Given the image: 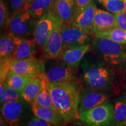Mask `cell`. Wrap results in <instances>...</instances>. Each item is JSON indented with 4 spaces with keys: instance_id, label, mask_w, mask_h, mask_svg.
Masks as SVG:
<instances>
[{
    "instance_id": "6da1fadb",
    "label": "cell",
    "mask_w": 126,
    "mask_h": 126,
    "mask_svg": "<svg viewBox=\"0 0 126 126\" xmlns=\"http://www.w3.org/2000/svg\"><path fill=\"white\" fill-rule=\"evenodd\" d=\"M50 91L57 111L66 122L77 117L80 101L78 86L72 81L50 83Z\"/></svg>"
},
{
    "instance_id": "7a4b0ae2",
    "label": "cell",
    "mask_w": 126,
    "mask_h": 126,
    "mask_svg": "<svg viewBox=\"0 0 126 126\" xmlns=\"http://www.w3.org/2000/svg\"><path fill=\"white\" fill-rule=\"evenodd\" d=\"M82 77L88 87L110 91L113 85V74L103 63L85 59L81 64Z\"/></svg>"
},
{
    "instance_id": "3957f363",
    "label": "cell",
    "mask_w": 126,
    "mask_h": 126,
    "mask_svg": "<svg viewBox=\"0 0 126 126\" xmlns=\"http://www.w3.org/2000/svg\"><path fill=\"white\" fill-rule=\"evenodd\" d=\"M92 47L99 59L109 65L119 66L126 58L124 45L110 39L94 37Z\"/></svg>"
},
{
    "instance_id": "277c9868",
    "label": "cell",
    "mask_w": 126,
    "mask_h": 126,
    "mask_svg": "<svg viewBox=\"0 0 126 126\" xmlns=\"http://www.w3.org/2000/svg\"><path fill=\"white\" fill-rule=\"evenodd\" d=\"M77 117L85 126H111L114 123L113 107L105 102L78 113Z\"/></svg>"
},
{
    "instance_id": "5b68a950",
    "label": "cell",
    "mask_w": 126,
    "mask_h": 126,
    "mask_svg": "<svg viewBox=\"0 0 126 126\" xmlns=\"http://www.w3.org/2000/svg\"><path fill=\"white\" fill-rule=\"evenodd\" d=\"M37 20L23 8L11 18L7 30L18 38L34 39Z\"/></svg>"
},
{
    "instance_id": "8992f818",
    "label": "cell",
    "mask_w": 126,
    "mask_h": 126,
    "mask_svg": "<svg viewBox=\"0 0 126 126\" xmlns=\"http://www.w3.org/2000/svg\"><path fill=\"white\" fill-rule=\"evenodd\" d=\"M25 100L5 103L1 106V111L9 126H21L31 116L32 108Z\"/></svg>"
},
{
    "instance_id": "52a82bcc",
    "label": "cell",
    "mask_w": 126,
    "mask_h": 126,
    "mask_svg": "<svg viewBox=\"0 0 126 126\" xmlns=\"http://www.w3.org/2000/svg\"><path fill=\"white\" fill-rule=\"evenodd\" d=\"M10 71L21 76L30 78H42L46 75L45 64L36 59L17 60L11 58Z\"/></svg>"
},
{
    "instance_id": "ba28073f",
    "label": "cell",
    "mask_w": 126,
    "mask_h": 126,
    "mask_svg": "<svg viewBox=\"0 0 126 126\" xmlns=\"http://www.w3.org/2000/svg\"><path fill=\"white\" fill-rule=\"evenodd\" d=\"M61 36L63 51L86 45L90 42V35L71 23H62Z\"/></svg>"
},
{
    "instance_id": "9c48e42d",
    "label": "cell",
    "mask_w": 126,
    "mask_h": 126,
    "mask_svg": "<svg viewBox=\"0 0 126 126\" xmlns=\"http://www.w3.org/2000/svg\"><path fill=\"white\" fill-rule=\"evenodd\" d=\"M59 22L53 9L37 20L34 29V39L38 47L43 48L48 36Z\"/></svg>"
},
{
    "instance_id": "30bf717a",
    "label": "cell",
    "mask_w": 126,
    "mask_h": 126,
    "mask_svg": "<svg viewBox=\"0 0 126 126\" xmlns=\"http://www.w3.org/2000/svg\"><path fill=\"white\" fill-rule=\"evenodd\" d=\"M60 21L48 36L43 46L44 56L48 59H55L60 57L63 52V40L61 36Z\"/></svg>"
},
{
    "instance_id": "8fae6325",
    "label": "cell",
    "mask_w": 126,
    "mask_h": 126,
    "mask_svg": "<svg viewBox=\"0 0 126 126\" xmlns=\"http://www.w3.org/2000/svg\"><path fill=\"white\" fill-rule=\"evenodd\" d=\"M45 69L46 75L50 83L71 81L76 74L75 68L63 62L50 64L45 67Z\"/></svg>"
},
{
    "instance_id": "7c38bea8",
    "label": "cell",
    "mask_w": 126,
    "mask_h": 126,
    "mask_svg": "<svg viewBox=\"0 0 126 126\" xmlns=\"http://www.w3.org/2000/svg\"><path fill=\"white\" fill-rule=\"evenodd\" d=\"M108 94L105 91L88 87L80 94L78 113L93 108L108 102Z\"/></svg>"
},
{
    "instance_id": "4fadbf2b",
    "label": "cell",
    "mask_w": 126,
    "mask_h": 126,
    "mask_svg": "<svg viewBox=\"0 0 126 126\" xmlns=\"http://www.w3.org/2000/svg\"><path fill=\"white\" fill-rule=\"evenodd\" d=\"M97 8L92 0L88 5L81 12L76 14L71 23L91 35L94 15Z\"/></svg>"
},
{
    "instance_id": "5bb4252c",
    "label": "cell",
    "mask_w": 126,
    "mask_h": 126,
    "mask_svg": "<svg viewBox=\"0 0 126 126\" xmlns=\"http://www.w3.org/2000/svg\"><path fill=\"white\" fill-rule=\"evenodd\" d=\"M117 27L116 15L109 11L96 9L91 35Z\"/></svg>"
},
{
    "instance_id": "9a60e30c",
    "label": "cell",
    "mask_w": 126,
    "mask_h": 126,
    "mask_svg": "<svg viewBox=\"0 0 126 126\" xmlns=\"http://www.w3.org/2000/svg\"><path fill=\"white\" fill-rule=\"evenodd\" d=\"M53 10L61 23H71L77 12L75 0H55Z\"/></svg>"
},
{
    "instance_id": "2e32d148",
    "label": "cell",
    "mask_w": 126,
    "mask_h": 126,
    "mask_svg": "<svg viewBox=\"0 0 126 126\" xmlns=\"http://www.w3.org/2000/svg\"><path fill=\"white\" fill-rule=\"evenodd\" d=\"M16 46L12 59L17 60L35 59L37 46L34 39H23L16 37Z\"/></svg>"
},
{
    "instance_id": "e0dca14e",
    "label": "cell",
    "mask_w": 126,
    "mask_h": 126,
    "mask_svg": "<svg viewBox=\"0 0 126 126\" xmlns=\"http://www.w3.org/2000/svg\"><path fill=\"white\" fill-rule=\"evenodd\" d=\"M31 108L34 116L51 123L55 126H66L67 122L56 110L50 108L39 106L35 103L31 104Z\"/></svg>"
},
{
    "instance_id": "ac0fdd59",
    "label": "cell",
    "mask_w": 126,
    "mask_h": 126,
    "mask_svg": "<svg viewBox=\"0 0 126 126\" xmlns=\"http://www.w3.org/2000/svg\"><path fill=\"white\" fill-rule=\"evenodd\" d=\"M91 47L90 44L88 43L80 47L65 50L60 56L61 61L64 64L77 68L81 64L85 55L90 50Z\"/></svg>"
},
{
    "instance_id": "d6986e66",
    "label": "cell",
    "mask_w": 126,
    "mask_h": 126,
    "mask_svg": "<svg viewBox=\"0 0 126 126\" xmlns=\"http://www.w3.org/2000/svg\"><path fill=\"white\" fill-rule=\"evenodd\" d=\"M55 0H26L25 8L39 19L54 8Z\"/></svg>"
},
{
    "instance_id": "ffe728a7",
    "label": "cell",
    "mask_w": 126,
    "mask_h": 126,
    "mask_svg": "<svg viewBox=\"0 0 126 126\" xmlns=\"http://www.w3.org/2000/svg\"><path fill=\"white\" fill-rule=\"evenodd\" d=\"M46 75L42 78H31L25 85L22 91V95L25 101L29 103H33L38 94L43 89L45 79Z\"/></svg>"
},
{
    "instance_id": "44dd1931",
    "label": "cell",
    "mask_w": 126,
    "mask_h": 126,
    "mask_svg": "<svg viewBox=\"0 0 126 126\" xmlns=\"http://www.w3.org/2000/svg\"><path fill=\"white\" fill-rule=\"evenodd\" d=\"M16 37L9 32L2 33L0 39L1 59L12 58L16 46Z\"/></svg>"
},
{
    "instance_id": "7402d4cb",
    "label": "cell",
    "mask_w": 126,
    "mask_h": 126,
    "mask_svg": "<svg viewBox=\"0 0 126 126\" xmlns=\"http://www.w3.org/2000/svg\"><path fill=\"white\" fill-rule=\"evenodd\" d=\"M33 103H35L39 106L50 108L57 111L53 103V99L50 94V82L47 79V77L45 79V83H44L43 89L37 96Z\"/></svg>"
},
{
    "instance_id": "603a6c76",
    "label": "cell",
    "mask_w": 126,
    "mask_h": 126,
    "mask_svg": "<svg viewBox=\"0 0 126 126\" xmlns=\"http://www.w3.org/2000/svg\"><path fill=\"white\" fill-rule=\"evenodd\" d=\"M94 36V37L108 39L122 45H126V31L117 27L98 33Z\"/></svg>"
},
{
    "instance_id": "cb8c5ba5",
    "label": "cell",
    "mask_w": 126,
    "mask_h": 126,
    "mask_svg": "<svg viewBox=\"0 0 126 126\" xmlns=\"http://www.w3.org/2000/svg\"><path fill=\"white\" fill-rule=\"evenodd\" d=\"M114 124L116 126H126V99H118L113 107Z\"/></svg>"
},
{
    "instance_id": "d4e9b609",
    "label": "cell",
    "mask_w": 126,
    "mask_h": 126,
    "mask_svg": "<svg viewBox=\"0 0 126 126\" xmlns=\"http://www.w3.org/2000/svg\"><path fill=\"white\" fill-rule=\"evenodd\" d=\"M24 100L23 99L22 93L15 88L11 87L7 85L4 92L0 95L1 105L5 103H12L15 102H20Z\"/></svg>"
},
{
    "instance_id": "484cf974",
    "label": "cell",
    "mask_w": 126,
    "mask_h": 126,
    "mask_svg": "<svg viewBox=\"0 0 126 126\" xmlns=\"http://www.w3.org/2000/svg\"><path fill=\"white\" fill-rule=\"evenodd\" d=\"M31 79L28 77L16 74L11 71H9L6 82L9 86L15 88V89L22 92L25 85Z\"/></svg>"
},
{
    "instance_id": "4316f807",
    "label": "cell",
    "mask_w": 126,
    "mask_h": 126,
    "mask_svg": "<svg viewBox=\"0 0 126 126\" xmlns=\"http://www.w3.org/2000/svg\"><path fill=\"white\" fill-rule=\"evenodd\" d=\"M98 2L111 13L126 11V0H100Z\"/></svg>"
},
{
    "instance_id": "83f0119b",
    "label": "cell",
    "mask_w": 126,
    "mask_h": 126,
    "mask_svg": "<svg viewBox=\"0 0 126 126\" xmlns=\"http://www.w3.org/2000/svg\"><path fill=\"white\" fill-rule=\"evenodd\" d=\"M8 11L3 0L0 1V26L1 31L7 29L9 22Z\"/></svg>"
},
{
    "instance_id": "f1b7e54d",
    "label": "cell",
    "mask_w": 126,
    "mask_h": 126,
    "mask_svg": "<svg viewBox=\"0 0 126 126\" xmlns=\"http://www.w3.org/2000/svg\"><path fill=\"white\" fill-rule=\"evenodd\" d=\"M26 0H9V10L12 16L25 7Z\"/></svg>"
},
{
    "instance_id": "f546056e",
    "label": "cell",
    "mask_w": 126,
    "mask_h": 126,
    "mask_svg": "<svg viewBox=\"0 0 126 126\" xmlns=\"http://www.w3.org/2000/svg\"><path fill=\"white\" fill-rule=\"evenodd\" d=\"M11 59H1V82H5L7 80L10 71L9 62Z\"/></svg>"
},
{
    "instance_id": "4dcf8cb0",
    "label": "cell",
    "mask_w": 126,
    "mask_h": 126,
    "mask_svg": "<svg viewBox=\"0 0 126 126\" xmlns=\"http://www.w3.org/2000/svg\"><path fill=\"white\" fill-rule=\"evenodd\" d=\"M26 126H55L51 123L34 116L28 121Z\"/></svg>"
},
{
    "instance_id": "1f68e13d",
    "label": "cell",
    "mask_w": 126,
    "mask_h": 126,
    "mask_svg": "<svg viewBox=\"0 0 126 126\" xmlns=\"http://www.w3.org/2000/svg\"><path fill=\"white\" fill-rule=\"evenodd\" d=\"M117 28L126 31V11L115 14Z\"/></svg>"
},
{
    "instance_id": "d6a6232c",
    "label": "cell",
    "mask_w": 126,
    "mask_h": 126,
    "mask_svg": "<svg viewBox=\"0 0 126 126\" xmlns=\"http://www.w3.org/2000/svg\"><path fill=\"white\" fill-rule=\"evenodd\" d=\"M92 0H75L77 4V12L76 14L82 11L87 6L90 4Z\"/></svg>"
},
{
    "instance_id": "836d02e7",
    "label": "cell",
    "mask_w": 126,
    "mask_h": 126,
    "mask_svg": "<svg viewBox=\"0 0 126 126\" xmlns=\"http://www.w3.org/2000/svg\"><path fill=\"white\" fill-rule=\"evenodd\" d=\"M69 126H84L80 122H78V121H74L72 122L71 124Z\"/></svg>"
},
{
    "instance_id": "e575fe53",
    "label": "cell",
    "mask_w": 126,
    "mask_h": 126,
    "mask_svg": "<svg viewBox=\"0 0 126 126\" xmlns=\"http://www.w3.org/2000/svg\"><path fill=\"white\" fill-rule=\"evenodd\" d=\"M7 123H6L3 117H2V115L1 116V122H0V126H8Z\"/></svg>"
},
{
    "instance_id": "d590c367",
    "label": "cell",
    "mask_w": 126,
    "mask_h": 126,
    "mask_svg": "<svg viewBox=\"0 0 126 126\" xmlns=\"http://www.w3.org/2000/svg\"><path fill=\"white\" fill-rule=\"evenodd\" d=\"M96 1H100V0H96Z\"/></svg>"
}]
</instances>
